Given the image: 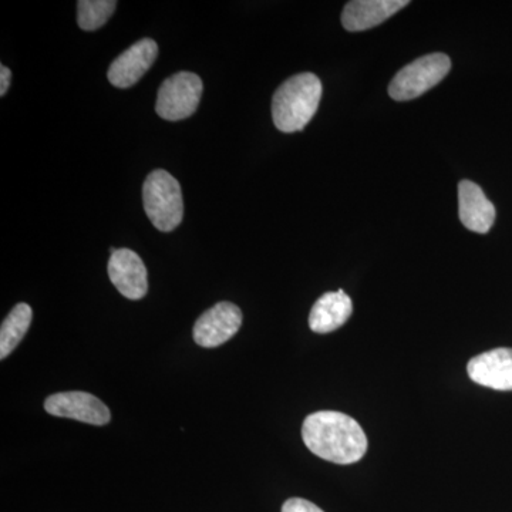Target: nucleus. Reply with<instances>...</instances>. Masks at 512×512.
Masks as SVG:
<instances>
[{
  "label": "nucleus",
  "mask_w": 512,
  "mask_h": 512,
  "mask_svg": "<svg viewBox=\"0 0 512 512\" xmlns=\"http://www.w3.org/2000/svg\"><path fill=\"white\" fill-rule=\"evenodd\" d=\"M116 8L114 0H80L77 2V23L84 32H93L109 22Z\"/></svg>",
  "instance_id": "nucleus-15"
},
{
  "label": "nucleus",
  "mask_w": 512,
  "mask_h": 512,
  "mask_svg": "<svg viewBox=\"0 0 512 512\" xmlns=\"http://www.w3.org/2000/svg\"><path fill=\"white\" fill-rule=\"evenodd\" d=\"M407 0H355L345 6L342 25L348 32H363L382 25L394 13L406 8Z\"/></svg>",
  "instance_id": "nucleus-12"
},
{
  "label": "nucleus",
  "mask_w": 512,
  "mask_h": 512,
  "mask_svg": "<svg viewBox=\"0 0 512 512\" xmlns=\"http://www.w3.org/2000/svg\"><path fill=\"white\" fill-rule=\"evenodd\" d=\"M302 439L315 456L340 466L357 463L367 451V437L360 424L348 414L330 410L306 417Z\"/></svg>",
  "instance_id": "nucleus-1"
},
{
  "label": "nucleus",
  "mask_w": 512,
  "mask_h": 512,
  "mask_svg": "<svg viewBox=\"0 0 512 512\" xmlns=\"http://www.w3.org/2000/svg\"><path fill=\"white\" fill-rule=\"evenodd\" d=\"M322 99V83L313 73H301L278 87L272 99V119L282 133H296L308 126Z\"/></svg>",
  "instance_id": "nucleus-2"
},
{
  "label": "nucleus",
  "mask_w": 512,
  "mask_h": 512,
  "mask_svg": "<svg viewBox=\"0 0 512 512\" xmlns=\"http://www.w3.org/2000/svg\"><path fill=\"white\" fill-rule=\"evenodd\" d=\"M45 410L52 416L82 421L93 426H106L111 420L109 407L86 392L52 394L46 399Z\"/></svg>",
  "instance_id": "nucleus-7"
},
{
  "label": "nucleus",
  "mask_w": 512,
  "mask_h": 512,
  "mask_svg": "<svg viewBox=\"0 0 512 512\" xmlns=\"http://www.w3.org/2000/svg\"><path fill=\"white\" fill-rule=\"evenodd\" d=\"M450 70V57L444 53L420 57L394 76L389 86L390 97L396 101L417 99L437 86Z\"/></svg>",
  "instance_id": "nucleus-4"
},
{
  "label": "nucleus",
  "mask_w": 512,
  "mask_h": 512,
  "mask_svg": "<svg viewBox=\"0 0 512 512\" xmlns=\"http://www.w3.org/2000/svg\"><path fill=\"white\" fill-rule=\"evenodd\" d=\"M10 79H12V72H10L9 67L2 64L0 66V96H5L6 92H8Z\"/></svg>",
  "instance_id": "nucleus-17"
},
{
  "label": "nucleus",
  "mask_w": 512,
  "mask_h": 512,
  "mask_svg": "<svg viewBox=\"0 0 512 512\" xmlns=\"http://www.w3.org/2000/svg\"><path fill=\"white\" fill-rule=\"evenodd\" d=\"M242 325V312L231 302H220L202 313L195 322L194 340L198 346L214 349L237 335Z\"/></svg>",
  "instance_id": "nucleus-6"
},
{
  "label": "nucleus",
  "mask_w": 512,
  "mask_h": 512,
  "mask_svg": "<svg viewBox=\"0 0 512 512\" xmlns=\"http://www.w3.org/2000/svg\"><path fill=\"white\" fill-rule=\"evenodd\" d=\"M110 281L121 295L131 301H138L147 295V269L143 259L131 249H117L111 254L109 266Z\"/></svg>",
  "instance_id": "nucleus-9"
},
{
  "label": "nucleus",
  "mask_w": 512,
  "mask_h": 512,
  "mask_svg": "<svg viewBox=\"0 0 512 512\" xmlns=\"http://www.w3.org/2000/svg\"><path fill=\"white\" fill-rule=\"evenodd\" d=\"M467 373L480 386L512 392V349H493L473 357L468 362Z\"/></svg>",
  "instance_id": "nucleus-10"
},
{
  "label": "nucleus",
  "mask_w": 512,
  "mask_h": 512,
  "mask_svg": "<svg viewBox=\"0 0 512 512\" xmlns=\"http://www.w3.org/2000/svg\"><path fill=\"white\" fill-rule=\"evenodd\" d=\"M144 210L158 231L171 232L184 217L183 191L180 183L165 170L148 175L143 187Z\"/></svg>",
  "instance_id": "nucleus-3"
},
{
  "label": "nucleus",
  "mask_w": 512,
  "mask_h": 512,
  "mask_svg": "<svg viewBox=\"0 0 512 512\" xmlns=\"http://www.w3.org/2000/svg\"><path fill=\"white\" fill-rule=\"evenodd\" d=\"M33 312L28 303H18L3 320L0 328V359H6L13 352L32 323Z\"/></svg>",
  "instance_id": "nucleus-14"
},
{
  "label": "nucleus",
  "mask_w": 512,
  "mask_h": 512,
  "mask_svg": "<svg viewBox=\"0 0 512 512\" xmlns=\"http://www.w3.org/2000/svg\"><path fill=\"white\" fill-rule=\"evenodd\" d=\"M282 512H325L320 510L318 505L311 503V501L303 500V498H291L286 501Z\"/></svg>",
  "instance_id": "nucleus-16"
},
{
  "label": "nucleus",
  "mask_w": 512,
  "mask_h": 512,
  "mask_svg": "<svg viewBox=\"0 0 512 512\" xmlns=\"http://www.w3.org/2000/svg\"><path fill=\"white\" fill-rule=\"evenodd\" d=\"M201 94L200 76L190 72L173 74L158 90L157 114L168 121L188 119L200 106Z\"/></svg>",
  "instance_id": "nucleus-5"
},
{
  "label": "nucleus",
  "mask_w": 512,
  "mask_h": 512,
  "mask_svg": "<svg viewBox=\"0 0 512 512\" xmlns=\"http://www.w3.org/2000/svg\"><path fill=\"white\" fill-rule=\"evenodd\" d=\"M352 299L346 295L343 289L338 292H328L320 296L313 305L311 315H309V328L312 332L325 333L335 332L342 328L352 316Z\"/></svg>",
  "instance_id": "nucleus-13"
},
{
  "label": "nucleus",
  "mask_w": 512,
  "mask_h": 512,
  "mask_svg": "<svg viewBox=\"0 0 512 512\" xmlns=\"http://www.w3.org/2000/svg\"><path fill=\"white\" fill-rule=\"evenodd\" d=\"M158 56V45L153 39L138 40L111 63L107 79L117 89H128L140 82Z\"/></svg>",
  "instance_id": "nucleus-8"
},
{
  "label": "nucleus",
  "mask_w": 512,
  "mask_h": 512,
  "mask_svg": "<svg viewBox=\"0 0 512 512\" xmlns=\"http://www.w3.org/2000/svg\"><path fill=\"white\" fill-rule=\"evenodd\" d=\"M458 215L464 227L477 234H487L494 225L495 207L485 197L480 185L470 180L458 184Z\"/></svg>",
  "instance_id": "nucleus-11"
}]
</instances>
